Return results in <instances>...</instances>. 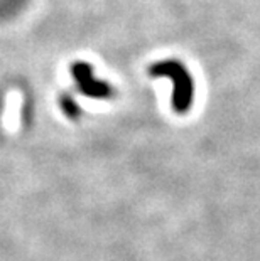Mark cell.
<instances>
[{
  "label": "cell",
  "instance_id": "obj_1",
  "mask_svg": "<svg viewBox=\"0 0 260 261\" xmlns=\"http://www.w3.org/2000/svg\"><path fill=\"white\" fill-rule=\"evenodd\" d=\"M149 73L154 77H169L173 81V108L178 113H186L191 108L195 98V81L184 64L176 59L157 61L149 68Z\"/></svg>",
  "mask_w": 260,
  "mask_h": 261
},
{
  "label": "cell",
  "instance_id": "obj_2",
  "mask_svg": "<svg viewBox=\"0 0 260 261\" xmlns=\"http://www.w3.org/2000/svg\"><path fill=\"white\" fill-rule=\"evenodd\" d=\"M71 73L76 81L78 90L88 98H108L112 96V86H108L105 81H100L93 74V69L90 64L83 63V61H76L71 66Z\"/></svg>",
  "mask_w": 260,
  "mask_h": 261
},
{
  "label": "cell",
  "instance_id": "obj_3",
  "mask_svg": "<svg viewBox=\"0 0 260 261\" xmlns=\"http://www.w3.org/2000/svg\"><path fill=\"white\" fill-rule=\"evenodd\" d=\"M61 105H63V110L66 112V115L69 116V118H76V116H78L80 110H78V107H76L75 101L71 98L64 96L63 99H61Z\"/></svg>",
  "mask_w": 260,
  "mask_h": 261
}]
</instances>
